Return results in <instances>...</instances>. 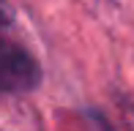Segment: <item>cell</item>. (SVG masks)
I'll return each instance as SVG.
<instances>
[{
	"mask_svg": "<svg viewBox=\"0 0 134 131\" xmlns=\"http://www.w3.org/2000/svg\"><path fill=\"white\" fill-rule=\"evenodd\" d=\"M41 82V68L25 49L0 44V93L33 90Z\"/></svg>",
	"mask_w": 134,
	"mask_h": 131,
	"instance_id": "obj_1",
	"label": "cell"
},
{
	"mask_svg": "<svg viewBox=\"0 0 134 131\" xmlns=\"http://www.w3.org/2000/svg\"><path fill=\"white\" fill-rule=\"evenodd\" d=\"M8 19H11V14H8V8L3 5V0H0V27L8 25Z\"/></svg>",
	"mask_w": 134,
	"mask_h": 131,
	"instance_id": "obj_2",
	"label": "cell"
}]
</instances>
